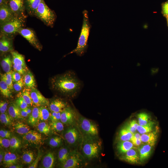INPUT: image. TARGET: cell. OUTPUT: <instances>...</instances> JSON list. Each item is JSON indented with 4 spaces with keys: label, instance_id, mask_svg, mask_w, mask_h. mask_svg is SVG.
Wrapping results in <instances>:
<instances>
[{
    "label": "cell",
    "instance_id": "cell-29",
    "mask_svg": "<svg viewBox=\"0 0 168 168\" xmlns=\"http://www.w3.org/2000/svg\"><path fill=\"white\" fill-rule=\"evenodd\" d=\"M9 114L13 118L19 119L22 118L21 114V109L15 103L11 104L8 108Z\"/></svg>",
    "mask_w": 168,
    "mask_h": 168
},
{
    "label": "cell",
    "instance_id": "cell-7",
    "mask_svg": "<svg viewBox=\"0 0 168 168\" xmlns=\"http://www.w3.org/2000/svg\"><path fill=\"white\" fill-rule=\"evenodd\" d=\"M64 138L69 145L76 146L78 144L81 145L83 136L77 125H73L65 130Z\"/></svg>",
    "mask_w": 168,
    "mask_h": 168
},
{
    "label": "cell",
    "instance_id": "cell-55",
    "mask_svg": "<svg viewBox=\"0 0 168 168\" xmlns=\"http://www.w3.org/2000/svg\"><path fill=\"white\" fill-rule=\"evenodd\" d=\"M163 13L166 16H168V2L165 3L162 7Z\"/></svg>",
    "mask_w": 168,
    "mask_h": 168
},
{
    "label": "cell",
    "instance_id": "cell-14",
    "mask_svg": "<svg viewBox=\"0 0 168 168\" xmlns=\"http://www.w3.org/2000/svg\"><path fill=\"white\" fill-rule=\"evenodd\" d=\"M15 16L7 4L0 6V26L9 21Z\"/></svg>",
    "mask_w": 168,
    "mask_h": 168
},
{
    "label": "cell",
    "instance_id": "cell-32",
    "mask_svg": "<svg viewBox=\"0 0 168 168\" xmlns=\"http://www.w3.org/2000/svg\"><path fill=\"white\" fill-rule=\"evenodd\" d=\"M71 152L67 148L61 147L58 153V159L59 161L61 164L64 162L69 157Z\"/></svg>",
    "mask_w": 168,
    "mask_h": 168
},
{
    "label": "cell",
    "instance_id": "cell-30",
    "mask_svg": "<svg viewBox=\"0 0 168 168\" xmlns=\"http://www.w3.org/2000/svg\"><path fill=\"white\" fill-rule=\"evenodd\" d=\"M133 133L129 131L124 127L119 131L118 138L119 141H130Z\"/></svg>",
    "mask_w": 168,
    "mask_h": 168
},
{
    "label": "cell",
    "instance_id": "cell-39",
    "mask_svg": "<svg viewBox=\"0 0 168 168\" xmlns=\"http://www.w3.org/2000/svg\"><path fill=\"white\" fill-rule=\"evenodd\" d=\"M139 125L143 126L146 124L149 120L148 114L145 112H142L137 115Z\"/></svg>",
    "mask_w": 168,
    "mask_h": 168
},
{
    "label": "cell",
    "instance_id": "cell-21",
    "mask_svg": "<svg viewBox=\"0 0 168 168\" xmlns=\"http://www.w3.org/2000/svg\"><path fill=\"white\" fill-rule=\"evenodd\" d=\"M152 146L146 144L142 145L139 148L138 150L141 162L143 161L149 157L152 152Z\"/></svg>",
    "mask_w": 168,
    "mask_h": 168
},
{
    "label": "cell",
    "instance_id": "cell-17",
    "mask_svg": "<svg viewBox=\"0 0 168 168\" xmlns=\"http://www.w3.org/2000/svg\"><path fill=\"white\" fill-rule=\"evenodd\" d=\"M42 0H24L26 11L30 16L35 15L39 4Z\"/></svg>",
    "mask_w": 168,
    "mask_h": 168
},
{
    "label": "cell",
    "instance_id": "cell-28",
    "mask_svg": "<svg viewBox=\"0 0 168 168\" xmlns=\"http://www.w3.org/2000/svg\"><path fill=\"white\" fill-rule=\"evenodd\" d=\"M24 81L25 85L29 88L35 87L36 82L34 76L30 71H27L24 75Z\"/></svg>",
    "mask_w": 168,
    "mask_h": 168
},
{
    "label": "cell",
    "instance_id": "cell-9",
    "mask_svg": "<svg viewBox=\"0 0 168 168\" xmlns=\"http://www.w3.org/2000/svg\"><path fill=\"white\" fill-rule=\"evenodd\" d=\"M18 34L25 38L33 47L40 51L42 49V46L35 32L29 28H22Z\"/></svg>",
    "mask_w": 168,
    "mask_h": 168
},
{
    "label": "cell",
    "instance_id": "cell-34",
    "mask_svg": "<svg viewBox=\"0 0 168 168\" xmlns=\"http://www.w3.org/2000/svg\"><path fill=\"white\" fill-rule=\"evenodd\" d=\"M0 91L2 95L6 98L12 96L11 90L6 82L2 80L0 81Z\"/></svg>",
    "mask_w": 168,
    "mask_h": 168
},
{
    "label": "cell",
    "instance_id": "cell-59",
    "mask_svg": "<svg viewBox=\"0 0 168 168\" xmlns=\"http://www.w3.org/2000/svg\"><path fill=\"white\" fill-rule=\"evenodd\" d=\"M8 0H0V6L7 4Z\"/></svg>",
    "mask_w": 168,
    "mask_h": 168
},
{
    "label": "cell",
    "instance_id": "cell-12",
    "mask_svg": "<svg viewBox=\"0 0 168 168\" xmlns=\"http://www.w3.org/2000/svg\"><path fill=\"white\" fill-rule=\"evenodd\" d=\"M14 38L0 34V52L1 55L14 50Z\"/></svg>",
    "mask_w": 168,
    "mask_h": 168
},
{
    "label": "cell",
    "instance_id": "cell-6",
    "mask_svg": "<svg viewBox=\"0 0 168 168\" xmlns=\"http://www.w3.org/2000/svg\"><path fill=\"white\" fill-rule=\"evenodd\" d=\"M77 124L83 136H98L97 125L91 120L78 114Z\"/></svg>",
    "mask_w": 168,
    "mask_h": 168
},
{
    "label": "cell",
    "instance_id": "cell-41",
    "mask_svg": "<svg viewBox=\"0 0 168 168\" xmlns=\"http://www.w3.org/2000/svg\"><path fill=\"white\" fill-rule=\"evenodd\" d=\"M12 118L7 113L1 114L0 120L1 122L5 125H9L12 122Z\"/></svg>",
    "mask_w": 168,
    "mask_h": 168
},
{
    "label": "cell",
    "instance_id": "cell-57",
    "mask_svg": "<svg viewBox=\"0 0 168 168\" xmlns=\"http://www.w3.org/2000/svg\"><path fill=\"white\" fill-rule=\"evenodd\" d=\"M9 168H22L23 166L20 164H15L10 166L8 167Z\"/></svg>",
    "mask_w": 168,
    "mask_h": 168
},
{
    "label": "cell",
    "instance_id": "cell-52",
    "mask_svg": "<svg viewBox=\"0 0 168 168\" xmlns=\"http://www.w3.org/2000/svg\"><path fill=\"white\" fill-rule=\"evenodd\" d=\"M8 103L4 101H1L0 102V112L1 114L6 113L7 109Z\"/></svg>",
    "mask_w": 168,
    "mask_h": 168
},
{
    "label": "cell",
    "instance_id": "cell-60",
    "mask_svg": "<svg viewBox=\"0 0 168 168\" xmlns=\"http://www.w3.org/2000/svg\"><path fill=\"white\" fill-rule=\"evenodd\" d=\"M25 109L27 111V112L29 114V115L30 114L32 111V110H31L30 108L28 107L26 108Z\"/></svg>",
    "mask_w": 168,
    "mask_h": 168
},
{
    "label": "cell",
    "instance_id": "cell-37",
    "mask_svg": "<svg viewBox=\"0 0 168 168\" xmlns=\"http://www.w3.org/2000/svg\"><path fill=\"white\" fill-rule=\"evenodd\" d=\"M12 71L1 75V80L4 81L11 91L13 90V81L12 77Z\"/></svg>",
    "mask_w": 168,
    "mask_h": 168
},
{
    "label": "cell",
    "instance_id": "cell-35",
    "mask_svg": "<svg viewBox=\"0 0 168 168\" xmlns=\"http://www.w3.org/2000/svg\"><path fill=\"white\" fill-rule=\"evenodd\" d=\"M22 160L26 164H31L35 160L34 152L30 150L24 152L21 156Z\"/></svg>",
    "mask_w": 168,
    "mask_h": 168
},
{
    "label": "cell",
    "instance_id": "cell-3",
    "mask_svg": "<svg viewBox=\"0 0 168 168\" xmlns=\"http://www.w3.org/2000/svg\"><path fill=\"white\" fill-rule=\"evenodd\" d=\"M81 148L83 156L88 159L98 157L102 147V142L98 136H83Z\"/></svg>",
    "mask_w": 168,
    "mask_h": 168
},
{
    "label": "cell",
    "instance_id": "cell-51",
    "mask_svg": "<svg viewBox=\"0 0 168 168\" xmlns=\"http://www.w3.org/2000/svg\"><path fill=\"white\" fill-rule=\"evenodd\" d=\"M41 154L40 152H38V155L36 158L35 159L34 161L29 166V168H36L37 167L39 161L40 159Z\"/></svg>",
    "mask_w": 168,
    "mask_h": 168
},
{
    "label": "cell",
    "instance_id": "cell-33",
    "mask_svg": "<svg viewBox=\"0 0 168 168\" xmlns=\"http://www.w3.org/2000/svg\"><path fill=\"white\" fill-rule=\"evenodd\" d=\"M154 123L152 121H149L148 123L143 126L138 125L137 128V130L141 134H143L151 132L152 131Z\"/></svg>",
    "mask_w": 168,
    "mask_h": 168
},
{
    "label": "cell",
    "instance_id": "cell-4",
    "mask_svg": "<svg viewBox=\"0 0 168 168\" xmlns=\"http://www.w3.org/2000/svg\"><path fill=\"white\" fill-rule=\"evenodd\" d=\"M26 19L16 16L9 21L0 26V34L14 38L20 30L24 27Z\"/></svg>",
    "mask_w": 168,
    "mask_h": 168
},
{
    "label": "cell",
    "instance_id": "cell-22",
    "mask_svg": "<svg viewBox=\"0 0 168 168\" xmlns=\"http://www.w3.org/2000/svg\"><path fill=\"white\" fill-rule=\"evenodd\" d=\"M12 56L11 53L10 54L4 55L1 61V65L3 70L5 72H8L12 71Z\"/></svg>",
    "mask_w": 168,
    "mask_h": 168
},
{
    "label": "cell",
    "instance_id": "cell-46",
    "mask_svg": "<svg viewBox=\"0 0 168 168\" xmlns=\"http://www.w3.org/2000/svg\"><path fill=\"white\" fill-rule=\"evenodd\" d=\"M24 85V79L22 77L20 80L13 84V89L16 91H20L22 89Z\"/></svg>",
    "mask_w": 168,
    "mask_h": 168
},
{
    "label": "cell",
    "instance_id": "cell-23",
    "mask_svg": "<svg viewBox=\"0 0 168 168\" xmlns=\"http://www.w3.org/2000/svg\"><path fill=\"white\" fill-rule=\"evenodd\" d=\"M133 144L130 141H119L117 144L116 148L119 154H123L133 148Z\"/></svg>",
    "mask_w": 168,
    "mask_h": 168
},
{
    "label": "cell",
    "instance_id": "cell-58",
    "mask_svg": "<svg viewBox=\"0 0 168 168\" xmlns=\"http://www.w3.org/2000/svg\"><path fill=\"white\" fill-rule=\"evenodd\" d=\"M5 153L2 151V150L0 151V162L1 163L2 161H3L4 156Z\"/></svg>",
    "mask_w": 168,
    "mask_h": 168
},
{
    "label": "cell",
    "instance_id": "cell-15",
    "mask_svg": "<svg viewBox=\"0 0 168 168\" xmlns=\"http://www.w3.org/2000/svg\"><path fill=\"white\" fill-rule=\"evenodd\" d=\"M23 140L29 143L38 144L42 140L41 135L37 132L32 130H30L27 133L24 135Z\"/></svg>",
    "mask_w": 168,
    "mask_h": 168
},
{
    "label": "cell",
    "instance_id": "cell-1",
    "mask_svg": "<svg viewBox=\"0 0 168 168\" xmlns=\"http://www.w3.org/2000/svg\"><path fill=\"white\" fill-rule=\"evenodd\" d=\"M50 82L52 89L68 97L76 96L82 86L81 81L72 71L56 75Z\"/></svg>",
    "mask_w": 168,
    "mask_h": 168
},
{
    "label": "cell",
    "instance_id": "cell-54",
    "mask_svg": "<svg viewBox=\"0 0 168 168\" xmlns=\"http://www.w3.org/2000/svg\"><path fill=\"white\" fill-rule=\"evenodd\" d=\"M131 141L133 143V145L136 146H139L142 142L141 138H135L133 136V135Z\"/></svg>",
    "mask_w": 168,
    "mask_h": 168
},
{
    "label": "cell",
    "instance_id": "cell-24",
    "mask_svg": "<svg viewBox=\"0 0 168 168\" xmlns=\"http://www.w3.org/2000/svg\"><path fill=\"white\" fill-rule=\"evenodd\" d=\"M55 158L54 154L51 152H48L43 157L42 165L44 168H52L54 166Z\"/></svg>",
    "mask_w": 168,
    "mask_h": 168
},
{
    "label": "cell",
    "instance_id": "cell-16",
    "mask_svg": "<svg viewBox=\"0 0 168 168\" xmlns=\"http://www.w3.org/2000/svg\"><path fill=\"white\" fill-rule=\"evenodd\" d=\"M121 159L132 164L138 163L140 161L139 155L133 148L130 149L123 154Z\"/></svg>",
    "mask_w": 168,
    "mask_h": 168
},
{
    "label": "cell",
    "instance_id": "cell-49",
    "mask_svg": "<svg viewBox=\"0 0 168 168\" xmlns=\"http://www.w3.org/2000/svg\"><path fill=\"white\" fill-rule=\"evenodd\" d=\"M13 67L15 71L17 72L21 75H24L26 72L27 68L21 66H17L13 64Z\"/></svg>",
    "mask_w": 168,
    "mask_h": 168
},
{
    "label": "cell",
    "instance_id": "cell-13",
    "mask_svg": "<svg viewBox=\"0 0 168 168\" xmlns=\"http://www.w3.org/2000/svg\"><path fill=\"white\" fill-rule=\"evenodd\" d=\"M30 95L34 105L36 107L49 105L48 100L35 87L31 89Z\"/></svg>",
    "mask_w": 168,
    "mask_h": 168
},
{
    "label": "cell",
    "instance_id": "cell-43",
    "mask_svg": "<svg viewBox=\"0 0 168 168\" xmlns=\"http://www.w3.org/2000/svg\"><path fill=\"white\" fill-rule=\"evenodd\" d=\"M10 147L13 150L18 148L21 145V141L16 137H13L10 139Z\"/></svg>",
    "mask_w": 168,
    "mask_h": 168
},
{
    "label": "cell",
    "instance_id": "cell-5",
    "mask_svg": "<svg viewBox=\"0 0 168 168\" xmlns=\"http://www.w3.org/2000/svg\"><path fill=\"white\" fill-rule=\"evenodd\" d=\"M35 16L40 20L46 26L53 27L56 19V15L53 10L42 0L36 11Z\"/></svg>",
    "mask_w": 168,
    "mask_h": 168
},
{
    "label": "cell",
    "instance_id": "cell-56",
    "mask_svg": "<svg viewBox=\"0 0 168 168\" xmlns=\"http://www.w3.org/2000/svg\"><path fill=\"white\" fill-rule=\"evenodd\" d=\"M21 114L22 117H26L29 115L25 109H21Z\"/></svg>",
    "mask_w": 168,
    "mask_h": 168
},
{
    "label": "cell",
    "instance_id": "cell-47",
    "mask_svg": "<svg viewBox=\"0 0 168 168\" xmlns=\"http://www.w3.org/2000/svg\"><path fill=\"white\" fill-rule=\"evenodd\" d=\"M61 112H52L49 117L52 122L60 121Z\"/></svg>",
    "mask_w": 168,
    "mask_h": 168
},
{
    "label": "cell",
    "instance_id": "cell-61",
    "mask_svg": "<svg viewBox=\"0 0 168 168\" xmlns=\"http://www.w3.org/2000/svg\"><path fill=\"white\" fill-rule=\"evenodd\" d=\"M166 16V19H167V23H168V16Z\"/></svg>",
    "mask_w": 168,
    "mask_h": 168
},
{
    "label": "cell",
    "instance_id": "cell-10",
    "mask_svg": "<svg viewBox=\"0 0 168 168\" xmlns=\"http://www.w3.org/2000/svg\"><path fill=\"white\" fill-rule=\"evenodd\" d=\"M7 4L16 16L26 19L24 0H8Z\"/></svg>",
    "mask_w": 168,
    "mask_h": 168
},
{
    "label": "cell",
    "instance_id": "cell-50",
    "mask_svg": "<svg viewBox=\"0 0 168 168\" xmlns=\"http://www.w3.org/2000/svg\"><path fill=\"white\" fill-rule=\"evenodd\" d=\"M12 77L13 82H16L20 80L22 78L21 74L17 72L12 70Z\"/></svg>",
    "mask_w": 168,
    "mask_h": 168
},
{
    "label": "cell",
    "instance_id": "cell-44",
    "mask_svg": "<svg viewBox=\"0 0 168 168\" xmlns=\"http://www.w3.org/2000/svg\"><path fill=\"white\" fill-rule=\"evenodd\" d=\"M139 125L136 120H132L126 124L124 127L133 133H135L137 126Z\"/></svg>",
    "mask_w": 168,
    "mask_h": 168
},
{
    "label": "cell",
    "instance_id": "cell-8",
    "mask_svg": "<svg viewBox=\"0 0 168 168\" xmlns=\"http://www.w3.org/2000/svg\"><path fill=\"white\" fill-rule=\"evenodd\" d=\"M84 162L83 156L77 150L71 152L68 159L61 164L63 168H77L81 167Z\"/></svg>",
    "mask_w": 168,
    "mask_h": 168
},
{
    "label": "cell",
    "instance_id": "cell-42",
    "mask_svg": "<svg viewBox=\"0 0 168 168\" xmlns=\"http://www.w3.org/2000/svg\"><path fill=\"white\" fill-rule=\"evenodd\" d=\"M62 143V138L59 137L55 136L50 139L49 145L53 147H57L61 146Z\"/></svg>",
    "mask_w": 168,
    "mask_h": 168
},
{
    "label": "cell",
    "instance_id": "cell-48",
    "mask_svg": "<svg viewBox=\"0 0 168 168\" xmlns=\"http://www.w3.org/2000/svg\"><path fill=\"white\" fill-rule=\"evenodd\" d=\"M0 144L1 147L3 148H7L10 147V139L0 137Z\"/></svg>",
    "mask_w": 168,
    "mask_h": 168
},
{
    "label": "cell",
    "instance_id": "cell-36",
    "mask_svg": "<svg viewBox=\"0 0 168 168\" xmlns=\"http://www.w3.org/2000/svg\"><path fill=\"white\" fill-rule=\"evenodd\" d=\"M39 119L41 121H46L50 117V113L45 106L39 107Z\"/></svg>",
    "mask_w": 168,
    "mask_h": 168
},
{
    "label": "cell",
    "instance_id": "cell-26",
    "mask_svg": "<svg viewBox=\"0 0 168 168\" xmlns=\"http://www.w3.org/2000/svg\"><path fill=\"white\" fill-rule=\"evenodd\" d=\"M30 91L31 89L25 87L17 94V96L22 97L29 105L33 106L34 104L31 97Z\"/></svg>",
    "mask_w": 168,
    "mask_h": 168
},
{
    "label": "cell",
    "instance_id": "cell-27",
    "mask_svg": "<svg viewBox=\"0 0 168 168\" xmlns=\"http://www.w3.org/2000/svg\"><path fill=\"white\" fill-rule=\"evenodd\" d=\"M39 120V107H35L32 109L28 119V123L33 126L37 125Z\"/></svg>",
    "mask_w": 168,
    "mask_h": 168
},
{
    "label": "cell",
    "instance_id": "cell-11",
    "mask_svg": "<svg viewBox=\"0 0 168 168\" xmlns=\"http://www.w3.org/2000/svg\"><path fill=\"white\" fill-rule=\"evenodd\" d=\"M78 116L73 109L68 106L61 112L60 121L63 124L72 125L77 122Z\"/></svg>",
    "mask_w": 168,
    "mask_h": 168
},
{
    "label": "cell",
    "instance_id": "cell-53",
    "mask_svg": "<svg viewBox=\"0 0 168 168\" xmlns=\"http://www.w3.org/2000/svg\"><path fill=\"white\" fill-rule=\"evenodd\" d=\"M11 134L8 131L1 129L0 131V136L1 137L9 138L11 137Z\"/></svg>",
    "mask_w": 168,
    "mask_h": 168
},
{
    "label": "cell",
    "instance_id": "cell-19",
    "mask_svg": "<svg viewBox=\"0 0 168 168\" xmlns=\"http://www.w3.org/2000/svg\"><path fill=\"white\" fill-rule=\"evenodd\" d=\"M157 138L156 132H151L142 134L141 136V140L142 142L152 146L156 143Z\"/></svg>",
    "mask_w": 168,
    "mask_h": 168
},
{
    "label": "cell",
    "instance_id": "cell-20",
    "mask_svg": "<svg viewBox=\"0 0 168 168\" xmlns=\"http://www.w3.org/2000/svg\"><path fill=\"white\" fill-rule=\"evenodd\" d=\"M12 58L13 64L17 66H21L27 68L24 56L14 50L10 52Z\"/></svg>",
    "mask_w": 168,
    "mask_h": 168
},
{
    "label": "cell",
    "instance_id": "cell-18",
    "mask_svg": "<svg viewBox=\"0 0 168 168\" xmlns=\"http://www.w3.org/2000/svg\"><path fill=\"white\" fill-rule=\"evenodd\" d=\"M49 109L52 112H61L68 107L67 103L62 100L56 98L53 100L49 104Z\"/></svg>",
    "mask_w": 168,
    "mask_h": 168
},
{
    "label": "cell",
    "instance_id": "cell-25",
    "mask_svg": "<svg viewBox=\"0 0 168 168\" xmlns=\"http://www.w3.org/2000/svg\"><path fill=\"white\" fill-rule=\"evenodd\" d=\"M3 163L6 167L16 164L18 161L16 156L14 153L10 152H5L3 160Z\"/></svg>",
    "mask_w": 168,
    "mask_h": 168
},
{
    "label": "cell",
    "instance_id": "cell-31",
    "mask_svg": "<svg viewBox=\"0 0 168 168\" xmlns=\"http://www.w3.org/2000/svg\"><path fill=\"white\" fill-rule=\"evenodd\" d=\"M14 128L16 132L21 135H24L30 130L29 126L21 122L16 123Z\"/></svg>",
    "mask_w": 168,
    "mask_h": 168
},
{
    "label": "cell",
    "instance_id": "cell-40",
    "mask_svg": "<svg viewBox=\"0 0 168 168\" xmlns=\"http://www.w3.org/2000/svg\"><path fill=\"white\" fill-rule=\"evenodd\" d=\"M50 125L53 130L57 132L62 131L64 129L63 124L60 121L52 122Z\"/></svg>",
    "mask_w": 168,
    "mask_h": 168
},
{
    "label": "cell",
    "instance_id": "cell-2",
    "mask_svg": "<svg viewBox=\"0 0 168 168\" xmlns=\"http://www.w3.org/2000/svg\"><path fill=\"white\" fill-rule=\"evenodd\" d=\"M82 14V24L77 46L75 49L64 56L73 53H75L78 56H82L86 51L88 46V40L91 26L89 21L87 11L84 10Z\"/></svg>",
    "mask_w": 168,
    "mask_h": 168
},
{
    "label": "cell",
    "instance_id": "cell-38",
    "mask_svg": "<svg viewBox=\"0 0 168 168\" xmlns=\"http://www.w3.org/2000/svg\"><path fill=\"white\" fill-rule=\"evenodd\" d=\"M37 129L40 133H43L45 135L49 134L50 131L51 127L46 123L41 122L38 124Z\"/></svg>",
    "mask_w": 168,
    "mask_h": 168
},
{
    "label": "cell",
    "instance_id": "cell-45",
    "mask_svg": "<svg viewBox=\"0 0 168 168\" xmlns=\"http://www.w3.org/2000/svg\"><path fill=\"white\" fill-rule=\"evenodd\" d=\"M15 101V103L21 109H24L28 107L29 105L21 97H17Z\"/></svg>",
    "mask_w": 168,
    "mask_h": 168
}]
</instances>
